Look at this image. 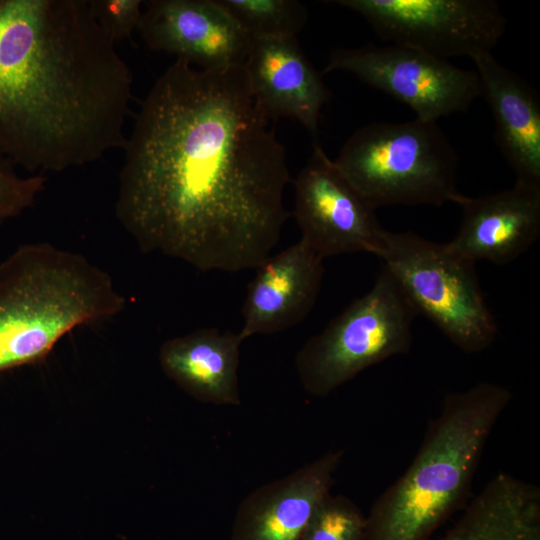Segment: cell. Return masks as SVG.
Returning a JSON list of instances; mask_svg holds the SVG:
<instances>
[{"label":"cell","mask_w":540,"mask_h":540,"mask_svg":"<svg viewBox=\"0 0 540 540\" xmlns=\"http://www.w3.org/2000/svg\"><path fill=\"white\" fill-rule=\"evenodd\" d=\"M138 30L148 48L204 70L243 66L252 37L216 0H151Z\"/></svg>","instance_id":"obj_11"},{"label":"cell","mask_w":540,"mask_h":540,"mask_svg":"<svg viewBox=\"0 0 540 540\" xmlns=\"http://www.w3.org/2000/svg\"><path fill=\"white\" fill-rule=\"evenodd\" d=\"M243 66L176 59L126 138L116 217L138 248L197 270L256 269L289 217L283 145Z\"/></svg>","instance_id":"obj_1"},{"label":"cell","mask_w":540,"mask_h":540,"mask_svg":"<svg viewBox=\"0 0 540 540\" xmlns=\"http://www.w3.org/2000/svg\"><path fill=\"white\" fill-rule=\"evenodd\" d=\"M243 67L254 98L270 120L291 118L317 134L330 92L296 37L252 38Z\"/></svg>","instance_id":"obj_14"},{"label":"cell","mask_w":540,"mask_h":540,"mask_svg":"<svg viewBox=\"0 0 540 540\" xmlns=\"http://www.w3.org/2000/svg\"><path fill=\"white\" fill-rule=\"evenodd\" d=\"M463 218L450 246L476 262L506 264L527 251L540 235V185L515 181L501 192L465 196Z\"/></svg>","instance_id":"obj_15"},{"label":"cell","mask_w":540,"mask_h":540,"mask_svg":"<svg viewBox=\"0 0 540 540\" xmlns=\"http://www.w3.org/2000/svg\"><path fill=\"white\" fill-rule=\"evenodd\" d=\"M377 256L417 313L425 315L455 346L476 353L493 343L497 324L484 299L475 262L449 242L385 230Z\"/></svg>","instance_id":"obj_7"},{"label":"cell","mask_w":540,"mask_h":540,"mask_svg":"<svg viewBox=\"0 0 540 540\" xmlns=\"http://www.w3.org/2000/svg\"><path fill=\"white\" fill-rule=\"evenodd\" d=\"M252 38L296 37L307 8L296 0H216Z\"/></svg>","instance_id":"obj_19"},{"label":"cell","mask_w":540,"mask_h":540,"mask_svg":"<svg viewBox=\"0 0 540 540\" xmlns=\"http://www.w3.org/2000/svg\"><path fill=\"white\" fill-rule=\"evenodd\" d=\"M512 399L482 382L447 395L407 470L373 503L363 540H431L465 505L485 444Z\"/></svg>","instance_id":"obj_3"},{"label":"cell","mask_w":540,"mask_h":540,"mask_svg":"<svg viewBox=\"0 0 540 540\" xmlns=\"http://www.w3.org/2000/svg\"><path fill=\"white\" fill-rule=\"evenodd\" d=\"M293 215L303 240L326 258L357 252L377 256L385 229L319 143L294 180Z\"/></svg>","instance_id":"obj_10"},{"label":"cell","mask_w":540,"mask_h":540,"mask_svg":"<svg viewBox=\"0 0 540 540\" xmlns=\"http://www.w3.org/2000/svg\"><path fill=\"white\" fill-rule=\"evenodd\" d=\"M416 315L396 280L382 266L371 289L297 352L295 365L304 390L313 396H327L365 369L407 353Z\"/></svg>","instance_id":"obj_6"},{"label":"cell","mask_w":540,"mask_h":540,"mask_svg":"<svg viewBox=\"0 0 540 540\" xmlns=\"http://www.w3.org/2000/svg\"><path fill=\"white\" fill-rule=\"evenodd\" d=\"M126 299L84 255L47 242L0 261V372L45 357L82 325L121 313Z\"/></svg>","instance_id":"obj_4"},{"label":"cell","mask_w":540,"mask_h":540,"mask_svg":"<svg viewBox=\"0 0 540 540\" xmlns=\"http://www.w3.org/2000/svg\"><path fill=\"white\" fill-rule=\"evenodd\" d=\"M132 83L89 0H0V154L16 167L62 172L123 148Z\"/></svg>","instance_id":"obj_2"},{"label":"cell","mask_w":540,"mask_h":540,"mask_svg":"<svg viewBox=\"0 0 540 540\" xmlns=\"http://www.w3.org/2000/svg\"><path fill=\"white\" fill-rule=\"evenodd\" d=\"M239 333L203 327L166 340L159 351L165 374L199 401L237 406Z\"/></svg>","instance_id":"obj_17"},{"label":"cell","mask_w":540,"mask_h":540,"mask_svg":"<svg viewBox=\"0 0 540 540\" xmlns=\"http://www.w3.org/2000/svg\"><path fill=\"white\" fill-rule=\"evenodd\" d=\"M366 516L348 497L328 493L298 540H363Z\"/></svg>","instance_id":"obj_20"},{"label":"cell","mask_w":540,"mask_h":540,"mask_svg":"<svg viewBox=\"0 0 540 540\" xmlns=\"http://www.w3.org/2000/svg\"><path fill=\"white\" fill-rule=\"evenodd\" d=\"M495 122V142L517 181L540 185V99L491 52L471 58Z\"/></svg>","instance_id":"obj_16"},{"label":"cell","mask_w":540,"mask_h":540,"mask_svg":"<svg viewBox=\"0 0 540 540\" xmlns=\"http://www.w3.org/2000/svg\"><path fill=\"white\" fill-rule=\"evenodd\" d=\"M334 71L351 73L406 104L426 122L465 112L481 96L475 70L394 44L335 49L321 75Z\"/></svg>","instance_id":"obj_9"},{"label":"cell","mask_w":540,"mask_h":540,"mask_svg":"<svg viewBox=\"0 0 540 540\" xmlns=\"http://www.w3.org/2000/svg\"><path fill=\"white\" fill-rule=\"evenodd\" d=\"M344 452L332 451L258 487L240 503L230 540H298L330 493Z\"/></svg>","instance_id":"obj_13"},{"label":"cell","mask_w":540,"mask_h":540,"mask_svg":"<svg viewBox=\"0 0 540 540\" xmlns=\"http://www.w3.org/2000/svg\"><path fill=\"white\" fill-rule=\"evenodd\" d=\"M89 4L99 26L113 43L130 37L138 28L142 0H89Z\"/></svg>","instance_id":"obj_22"},{"label":"cell","mask_w":540,"mask_h":540,"mask_svg":"<svg viewBox=\"0 0 540 540\" xmlns=\"http://www.w3.org/2000/svg\"><path fill=\"white\" fill-rule=\"evenodd\" d=\"M334 163L373 208L459 204L458 156L435 122H374L355 131Z\"/></svg>","instance_id":"obj_5"},{"label":"cell","mask_w":540,"mask_h":540,"mask_svg":"<svg viewBox=\"0 0 540 540\" xmlns=\"http://www.w3.org/2000/svg\"><path fill=\"white\" fill-rule=\"evenodd\" d=\"M431 540H540V488L499 473L445 534Z\"/></svg>","instance_id":"obj_18"},{"label":"cell","mask_w":540,"mask_h":540,"mask_svg":"<svg viewBox=\"0 0 540 540\" xmlns=\"http://www.w3.org/2000/svg\"><path fill=\"white\" fill-rule=\"evenodd\" d=\"M323 260L300 239L257 267L241 310V338L280 333L303 322L321 289Z\"/></svg>","instance_id":"obj_12"},{"label":"cell","mask_w":540,"mask_h":540,"mask_svg":"<svg viewBox=\"0 0 540 540\" xmlns=\"http://www.w3.org/2000/svg\"><path fill=\"white\" fill-rule=\"evenodd\" d=\"M45 181L40 174H20L17 167L0 154V224L30 208L43 191Z\"/></svg>","instance_id":"obj_21"},{"label":"cell","mask_w":540,"mask_h":540,"mask_svg":"<svg viewBox=\"0 0 540 540\" xmlns=\"http://www.w3.org/2000/svg\"><path fill=\"white\" fill-rule=\"evenodd\" d=\"M362 16L383 40L436 57L491 52L507 20L494 0H336Z\"/></svg>","instance_id":"obj_8"}]
</instances>
